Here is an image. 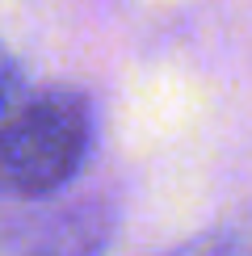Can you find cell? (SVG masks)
<instances>
[{
    "instance_id": "6da1fadb",
    "label": "cell",
    "mask_w": 252,
    "mask_h": 256,
    "mask_svg": "<svg viewBox=\"0 0 252 256\" xmlns=\"http://www.w3.org/2000/svg\"><path fill=\"white\" fill-rule=\"evenodd\" d=\"M92 147V105L80 88L50 84L21 101V110L0 130V194L8 198H50L88 160Z\"/></svg>"
},
{
    "instance_id": "7a4b0ae2",
    "label": "cell",
    "mask_w": 252,
    "mask_h": 256,
    "mask_svg": "<svg viewBox=\"0 0 252 256\" xmlns=\"http://www.w3.org/2000/svg\"><path fill=\"white\" fill-rule=\"evenodd\" d=\"M110 231H114L110 210L105 206H88V210H80V214H68L26 256H97L105 244H110Z\"/></svg>"
},
{
    "instance_id": "3957f363",
    "label": "cell",
    "mask_w": 252,
    "mask_h": 256,
    "mask_svg": "<svg viewBox=\"0 0 252 256\" xmlns=\"http://www.w3.org/2000/svg\"><path fill=\"white\" fill-rule=\"evenodd\" d=\"M164 256H252V248L240 231H202V236L168 248Z\"/></svg>"
},
{
    "instance_id": "277c9868",
    "label": "cell",
    "mask_w": 252,
    "mask_h": 256,
    "mask_svg": "<svg viewBox=\"0 0 252 256\" xmlns=\"http://www.w3.org/2000/svg\"><path fill=\"white\" fill-rule=\"evenodd\" d=\"M30 97L26 88V72H21V63L13 59V50L0 42V130L8 126V118L21 110V101Z\"/></svg>"
}]
</instances>
